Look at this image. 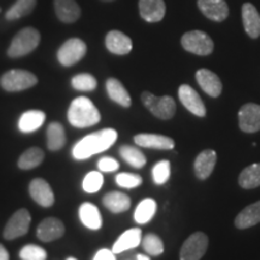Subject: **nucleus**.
<instances>
[{
  "label": "nucleus",
  "mask_w": 260,
  "mask_h": 260,
  "mask_svg": "<svg viewBox=\"0 0 260 260\" xmlns=\"http://www.w3.org/2000/svg\"><path fill=\"white\" fill-rule=\"evenodd\" d=\"M104 183V177L100 172L98 171H92L89 172L88 175H86V177L83 178L82 188L84 191L92 194L96 193V191L100 190V188L103 187Z\"/></svg>",
  "instance_id": "nucleus-37"
},
{
  "label": "nucleus",
  "mask_w": 260,
  "mask_h": 260,
  "mask_svg": "<svg viewBox=\"0 0 260 260\" xmlns=\"http://www.w3.org/2000/svg\"><path fill=\"white\" fill-rule=\"evenodd\" d=\"M119 154H121V157L124 159L129 165H132V167H134L136 169L145 167L146 161H147L146 160L145 154L142 153L139 148L133 147V146L129 145L122 146V147L119 148Z\"/></svg>",
  "instance_id": "nucleus-33"
},
{
  "label": "nucleus",
  "mask_w": 260,
  "mask_h": 260,
  "mask_svg": "<svg viewBox=\"0 0 260 260\" xmlns=\"http://www.w3.org/2000/svg\"><path fill=\"white\" fill-rule=\"evenodd\" d=\"M93 260H116V256L112 251L104 248L96 253Z\"/></svg>",
  "instance_id": "nucleus-41"
},
{
  "label": "nucleus",
  "mask_w": 260,
  "mask_h": 260,
  "mask_svg": "<svg viewBox=\"0 0 260 260\" xmlns=\"http://www.w3.org/2000/svg\"><path fill=\"white\" fill-rule=\"evenodd\" d=\"M71 86L76 90L81 92H92L96 88V79L90 74H79L75 75L71 79Z\"/></svg>",
  "instance_id": "nucleus-34"
},
{
  "label": "nucleus",
  "mask_w": 260,
  "mask_h": 260,
  "mask_svg": "<svg viewBox=\"0 0 260 260\" xmlns=\"http://www.w3.org/2000/svg\"><path fill=\"white\" fill-rule=\"evenodd\" d=\"M141 102L152 115L160 119H170L176 112V103L171 96H157L149 92L141 94Z\"/></svg>",
  "instance_id": "nucleus-5"
},
{
  "label": "nucleus",
  "mask_w": 260,
  "mask_h": 260,
  "mask_svg": "<svg viewBox=\"0 0 260 260\" xmlns=\"http://www.w3.org/2000/svg\"><path fill=\"white\" fill-rule=\"evenodd\" d=\"M99 110L93 102L86 96H79L74 99L68 110V119L70 124L76 128H88L100 122Z\"/></svg>",
  "instance_id": "nucleus-2"
},
{
  "label": "nucleus",
  "mask_w": 260,
  "mask_h": 260,
  "mask_svg": "<svg viewBox=\"0 0 260 260\" xmlns=\"http://www.w3.org/2000/svg\"><path fill=\"white\" fill-rule=\"evenodd\" d=\"M139 11L146 22L157 23L167 14V5L164 0H139Z\"/></svg>",
  "instance_id": "nucleus-13"
},
{
  "label": "nucleus",
  "mask_w": 260,
  "mask_h": 260,
  "mask_svg": "<svg viewBox=\"0 0 260 260\" xmlns=\"http://www.w3.org/2000/svg\"><path fill=\"white\" fill-rule=\"evenodd\" d=\"M29 193L35 203L42 207H51L54 204V194L50 184L42 178H35L29 184Z\"/></svg>",
  "instance_id": "nucleus-15"
},
{
  "label": "nucleus",
  "mask_w": 260,
  "mask_h": 260,
  "mask_svg": "<svg viewBox=\"0 0 260 260\" xmlns=\"http://www.w3.org/2000/svg\"><path fill=\"white\" fill-rule=\"evenodd\" d=\"M100 2H104V3H110V2H115V0H100Z\"/></svg>",
  "instance_id": "nucleus-44"
},
{
  "label": "nucleus",
  "mask_w": 260,
  "mask_h": 260,
  "mask_svg": "<svg viewBox=\"0 0 260 260\" xmlns=\"http://www.w3.org/2000/svg\"><path fill=\"white\" fill-rule=\"evenodd\" d=\"M98 168H99L100 171L103 172H113L118 170L119 164L116 159H113L111 157H103L102 159H99V161H98Z\"/></svg>",
  "instance_id": "nucleus-40"
},
{
  "label": "nucleus",
  "mask_w": 260,
  "mask_h": 260,
  "mask_svg": "<svg viewBox=\"0 0 260 260\" xmlns=\"http://www.w3.org/2000/svg\"><path fill=\"white\" fill-rule=\"evenodd\" d=\"M239 126L245 133H255L260 130V105L245 104L239 111Z\"/></svg>",
  "instance_id": "nucleus-10"
},
{
  "label": "nucleus",
  "mask_w": 260,
  "mask_h": 260,
  "mask_svg": "<svg viewBox=\"0 0 260 260\" xmlns=\"http://www.w3.org/2000/svg\"><path fill=\"white\" fill-rule=\"evenodd\" d=\"M135 144L140 147L154 149H172L175 141L171 138L159 134H139L134 138Z\"/></svg>",
  "instance_id": "nucleus-21"
},
{
  "label": "nucleus",
  "mask_w": 260,
  "mask_h": 260,
  "mask_svg": "<svg viewBox=\"0 0 260 260\" xmlns=\"http://www.w3.org/2000/svg\"><path fill=\"white\" fill-rule=\"evenodd\" d=\"M243 28L249 38L258 39L260 37V14L251 3H245L241 9Z\"/></svg>",
  "instance_id": "nucleus-18"
},
{
  "label": "nucleus",
  "mask_w": 260,
  "mask_h": 260,
  "mask_svg": "<svg viewBox=\"0 0 260 260\" xmlns=\"http://www.w3.org/2000/svg\"><path fill=\"white\" fill-rule=\"evenodd\" d=\"M47 147L50 151H59L64 147L67 142V136H65L64 126L58 122H52L47 126Z\"/></svg>",
  "instance_id": "nucleus-28"
},
{
  "label": "nucleus",
  "mask_w": 260,
  "mask_h": 260,
  "mask_svg": "<svg viewBox=\"0 0 260 260\" xmlns=\"http://www.w3.org/2000/svg\"><path fill=\"white\" fill-rule=\"evenodd\" d=\"M198 8L211 21L223 22L229 16V6L225 0H198Z\"/></svg>",
  "instance_id": "nucleus-12"
},
{
  "label": "nucleus",
  "mask_w": 260,
  "mask_h": 260,
  "mask_svg": "<svg viewBox=\"0 0 260 260\" xmlns=\"http://www.w3.org/2000/svg\"><path fill=\"white\" fill-rule=\"evenodd\" d=\"M117 132L115 129H103L99 132L84 136L73 147V155L77 160L88 159L94 154L102 153L109 149L117 140Z\"/></svg>",
  "instance_id": "nucleus-1"
},
{
  "label": "nucleus",
  "mask_w": 260,
  "mask_h": 260,
  "mask_svg": "<svg viewBox=\"0 0 260 260\" xmlns=\"http://www.w3.org/2000/svg\"><path fill=\"white\" fill-rule=\"evenodd\" d=\"M136 258H138V260H149L148 256H146L144 254H138V256H136Z\"/></svg>",
  "instance_id": "nucleus-43"
},
{
  "label": "nucleus",
  "mask_w": 260,
  "mask_h": 260,
  "mask_svg": "<svg viewBox=\"0 0 260 260\" xmlns=\"http://www.w3.org/2000/svg\"><path fill=\"white\" fill-rule=\"evenodd\" d=\"M0 11H2V9H0Z\"/></svg>",
  "instance_id": "nucleus-46"
},
{
  "label": "nucleus",
  "mask_w": 260,
  "mask_h": 260,
  "mask_svg": "<svg viewBox=\"0 0 260 260\" xmlns=\"http://www.w3.org/2000/svg\"><path fill=\"white\" fill-rule=\"evenodd\" d=\"M178 98H180L182 105L193 115L198 117H205V115H206V109H205L203 100H201L199 94L197 93V90L191 88L190 86H188V84L180 86Z\"/></svg>",
  "instance_id": "nucleus-11"
},
{
  "label": "nucleus",
  "mask_w": 260,
  "mask_h": 260,
  "mask_svg": "<svg viewBox=\"0 0 260 260\" xmlns=\"http://www.w3.org/2000/svg\"><path fill=\"white\" fill-rule=\"evenodd\" d=\"M0 260H10L9 252L3 245H0Z\"/></svg>",
  "instance_id": "nucleus-42"
},
{
  "label": "nucleus",
  "mask_w": 260,
  "mask_h": 260,
  "mask_svg": "<svg viewBox=\"0 0 260 260\" xmlns=\"http://www.w3.org/2000/svg\"><path fill=\"white\" fill-rule=\"evenodd\" d=\"M171 174V167L170 161L169 160H160L153 167L152 170V176H153V181L155 184H164L167 183L169 178H170Z\"/></svg>",
  "instance_id": "nucleus-36"
},
{
  "label": "nucleus",
  "mask_w": 260,
  "mask_h": 260,
  "mask_svg": "<svg viewBox=\"0 0 260 260\" xmlns=\"http://www.w3.org/2000/svg\"><path fill=\"white\" fill-rule=\"evenodd\" d=\"M31 217L28 210L21 209L12 214L11 218L6 223L3 232L5 240H15L25 235L30 226Z\"/></svg>",
  "instance_id": "nucleus-9"
},
{
  "label": "nucleus",
  "mask_w": 260,
  "mask_h": 260,
  "mask_svg": "<svg viewBox=\"0 0 260 260\" xmlns=\"http://www.w3.org/2000/svg\"><path fill=\"white\" fill-rule=\"evenodd\" d=\"M195 79L197 82L201 87V89L204 90L207 95L217 98L220 95L223 89L222 81L218 77V75L214 74L213 71L209 69H200L195 74Z\"/></svg>",
  "instance_id": "nucleus-14"
},
{
  "label": "nucleus",
  "mask_w": 260,
  "mask_h": 260,
  "mask_svg": "<svg viewBox=\"0 0 260 260\" xmlns=\"http://www.w3.org/2000/svg\"><path fill=\"white\" fill-rule=\"evenodd\" d=\"M141 242L145 252L148 253L149 255H160L164 252V243H162L160 237L155 234H147L141 240Z\"/></svg>",
  "instance_id": "nucleus-35"
},
{
  "label": "nucleus",
  "mask_w": 260,
  "mask_h": 260,
  "mask_svg": "<svg viewBox=\"0 0 260 260\" xmlns=\"http://www.w3.org/2000/svg\"><path fill=\"white\" fill-rule=\"evenodd\" d=\"M38 4V0H16L15 4L5 14V18L9 21L23 18L30 15Z\"/></svg>",
  "instance_id": "nucleus-29"
},
{
  "label": "nucleus",
  "mask_w": 260,
  "mask_h": 260,
  "mask_svg": "<svg viewBox=\"0 0 260 260\" xmlns=\"http://www.w3.org/2000/svg\"><path fill=\"white\" fill-rule=\"evenodd\" d=\"M44 151L38 147H31L27 149L18 159V168L22 170H31L39 167L44 161Z\"/></svg>",
  "instance_id": "nucleus-30"
},
{
  "label": "nucleus",
  "mask_w": 260,
  "mask_h": 260,
  "mask_svg": "<svg viewBox=\"0 0 260 260\" xmlns=\"http://www.w3.org/2000/svg\"><path fill=\"white\" fill-rule=\"evenodd\" d=\"M67 260H77V259H75V258H68Z\"/></svg>",
  "instance_id": "nucleus-45"
},
{
  "label": "nucleus",
  "mask_w": 260,
  "mask_h": 260,
  "mask_svg": "<svg viewBox=\"0 0 260 260\" xmlns=\"http://www.w3.org/2000/svg\"><path fill=\"white\" fill-rule=\"evenodd\" d=\"M217 161V154L212 149H206L199 153L194 161V172L199 180H206L212 174Z\"/></svg>",
  "instance_id": "nucleus-20"
},
{
  "label": "nucleus",
  "mask_w": 260,
  "mask_h": 260,
  "mask_svg": "<svg viewBox=\"0 0 260 260\" xmlns=\"http://www.w3.org/2000/svg\"><path fill=\"white\" fill-rule=\"evenodd\" d=\"M80 219L84 226L90 230H99L103 225V219L100 211L95 205L90 203H83L79 210Z\"/></svg>",
  "instance_id": "nucleus-23"
},
{
  "label": "nucleus",
  "mask_w": 260,
  "mask_h": 260,
  "mask_svg": "<svg viewBox=\"0 0 260 260\" xmlns=\"http://www.w3.org/2000/svg\"><path fill=\"white\" fill-rule=\"evenodd\" d=\"M142 240V232L139 228H133V229L126 230L122 234L121 236L117 239V241L113 243L112 252L117 254V253H122L128 249L135 248L141 243Z\"/></svg>",
  "instance_id": "nucleus-22"
},
{
  "label": "nucleus",
  "mask_w": 260,
  "mask_h": 260,
  "mask_svg": "<svg viewBox=\"0 0 260 260\" xmlns=\"http://www.w3.org/2000/svg\"><path fill=\"white\" fill-rule=\"evenodd\" d=\"M116 182L119 187L122 188H136L141 186L142 177L136 174H128V172H123L118 174L116 177Z\"/></svg>",
  "instance_id": "nucleus-39"
},
{
  "label": "nucleus",
  "mask_w": 260,
  "mask_h": 260,
  "mask_svg": "<svg viewBox=\"0 0 260 260\" xmlns=\"http://www.w3.org/2000/svg\"><path fill=\"white\" fill-rule=\"evenodd\" d=\"M103 204L112 213H122L130 209L132 200L128 195L121 191H111L103 198Z\"/></svg>",
  "instance_id": "nucleus-27"
},
{
  "label": "nucleus",
  "mask_w": 260,
  "mask_h": 260,
  "mask_svg": "<svg viewBox=\"0 0 260 260\" xmlns=\"http://www.w3.org/2000/svg\"><path fill=\"white\" fill-rule=\"evenodd\" d=\"M65 233V226L60 219L50 217L44 219L39 224L37 229V236L42 242H52L60 239Z\"/></svg>",
  "instance_id": "nucleus-16"
},
{
  "label": "nucleus",
  "mask_w": 260,
  "mask_h": 260,
  "mask_svg": "<svg viewBox=\"0 0 260 260\" xmlns=\"http://www.w3.org/2000/svg\"><path fill=\"white\" fill-rule=\"evenodd\" d=\"M258 223H260V201L248 205L235 218V225L239 229H247Z\"/></svg>",
  "instance_id": "nucleus-26"
},
{
  "label": "nucleus",
  "mask_w": 260,
  "mask_h": 260,
  "mask_svg": "<svg viewBox=\"0 0 260 260\" xmlns=\"http://www.w3.org/2000/svg\"><path fill=\"white\" fill-rule=\"evenodd\" d=\"M239 184L245 189H252L260 186V162L249 165L240 174Z\"/></svg>",
  "instance_id": "nucleus-31"
},
{
  "label": "nucleus",
  "mask_w": 260,
  "mask_h": 260,
  "mask_svg": "<svg viewBox=\"0 0 260 260\" xmlns=\"http://www.w3.org/2000/svg\"><path fill=\"white\" fill-rule=\"evenodd\" d=\"M54 11L63 23H75L81 17V8L76 0H53Z\"/></svg>",
  "instance_id": "nucleus-19"
},
{
  "label": "nucleus",
  "mask_w": 260,
  "mask_h": 260,
  "mask_svg": "<svg viewBox=\"0 0 260 260\" xmlns=\"http://www.w3.org/2000/svg\"><path fill=\"white\" fill-rule=\"evenodd\" d=\"M105 45L107 50L117 56H125L133 50L132 39L119 30H111L107 32Z\"/></svg>",
  "instance_id": "nucleus-17"
},
{
  "label": "nucleus",
  "mask_w": 260,
  "mask_h": 260,
  "mask_svg": "<svg viewBox=\"0 0 260 260\" xmlns=\"http://www.w3.org/2000/svg\"><path fill=\"white\" fill-rule=\"evenodd\" d=\"M46 119V115L44 111L40 110H30V111L24 112L21 116L18 121V129L22 133H34L35 130H38L40 126L45 123Z\"/></svg>",
  "instance_id": "nucleus-25"
},
{
  "label": "nucleus",
  "mask_w": 260,
  "mask_h": 260,
  "mask_svg": "<svg viewBox=\"0 0 260 260\" xmlns=\"http://www.w3.org/2000/svg\"><path fill=\"white\" fill-rule=\"evenodd\" d=\"M87 53V45L79 38L69 39L57 52L58 61L63 67H73L82 59Z\"/></svg>",
  "instance_id": "nucleus-7"
},
{
  "label": "nucleus",
  "mask_w": 260,
  "mask_h": 260,
  "mask_svg": "<svg viewBox=\"0 0 260 260\" xmlns=\"http://www.w3.org/2000/svg\"><path fill=\"white\" fill-rule=\"evenodd\" d=\"M106 90L110 99L123 107H129L132 105V98H130L128 90L123 86L122 82L117 79H109L106 81Z\"/></svg>",
  "instance_id": "nucleus-24"
},
{
  "label": "nucleus",
  "mask_w": 260,
  "mask_h": 260,
  "mask_svg": "<svg viewBox=\"0 0 260 260\" xmlns=\"http://www.w3.org/2000/svg\"><path fill=\"white\" fill-rule=\"evenodd\" d=\"M41 35L38 29L32 27L23 28L12 39L8 48V56L10 58H21L31 53L40 44Z\"/></svg>",
  "instance_id": "nucleus-3"
},
{
  "label": "nucleus",
  "mask_w": 260,
  "mask_h": 260,
  "mask_svg": "<svg viewBox=\"0 0 260 260\" xmlns=\"http://www.w3.org/2000/svg\"><path fill=\"white\" fill-rule=\"evenodd\" d=\"M155 211H157V203L148 198L138 205L134 212V218L139 224H146L153 218Z\"/></svg>",
  "instance_id": "nucleus-32"
},
{
  "label": "nucleus",
  "mask_w": 260,
  "mask_h": 260,
  "mask_svg": "<svg viewBox=\"0 0 260 260\" xmlns=\"http://www.w3.org/2000/svg\"><path fill=\"white\" fill-rule=\"evenodd\" d=\"M209 247V237L204 233H194L184 241L180 251V260H200Z\"/></svg>",
  "instance_id": "nucleus-8"
},
{
  "label": "nucleus",
  "mask_w": 260,
  "mask_h": 260,
  "mask_svg": "<svg viewBox=\"0 0 260 260\" xmlns=\"http://www.w3.org/2000/svg\"><path fill=\"white\" fill-rule=\"evenodd\" d=\"M181 45L187 52L197 56H209L213 52L214 44L209 34L203 30H190L181 38Z\"/></svg>",
  "instance_id": "nucleus-6"
},
{
  "label": "nucleus",
  "mask_w": 260,
  "mask_h": 260,
  "mask_svg": "<svg viewBox=\"0 0 260 260\" xmlns=\"http://www.w3.org/2000/svg\"><path fill=\"white\" fill-rule=\"evenodd\" d=\"M19 258L22 260H46L47 252L40 246L27 245L19 252Z\"/></svg>",
  "instance_id": "nucleus-38"
},
{
  "label": "nucleus",
  "mask_w": 260,
  "mask_h": 260,
  "mask_svg": "<svg viewBox=\"0 0 260 260\" xmlns=\"http://www.w3.org/2000/svg\"><path fill=\"white\" fill-rule=\"evenodd\" d=\"M38 83V77L30 71L14 69L6 71L0 77V86L6 92H22L29 89Z\"/></svg>",
  "instance_id": "nucleus-4"
}]
</instances>
